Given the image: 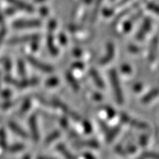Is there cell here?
Instances as JSON below:
<instances>
[{
  "label": "cell",
  "instance_id": "23",
  "mask_svg": "<svg viewBox=\"0 0 159 159\" xmlns=\"http://www.w3.org/2000/svg\"><path fill=\"white\" fill-rule=\"evenodd\" d=\"M18 71H19V74L21 77L25 79V75H26V71H25V63L22 60L20 59L18 61Z\"/></svg>",
  "mask_w": 159,
  "mask_h": 159
},
{
  "label": "cell",
  "instance_id": "10",
  "mask_svg": "<svg viewBox=\"0 0 159 159\" xmlns=\"http://www.w3.org/2000/svg\"><path fill=\"white\" fill-rule=\"evenodd\" d=\"M143 12L141 11H138V12L136 13V14H135L133 16H132L129 20H128L126 21L124 25V31L125 32V33L129 32L130 30H131V29H132V25H133V23H134V21H136V20L138 19L139 17L141 16Z\"/></svg>",
  "mask_w": 159,
  "mask_h": 159
},
{
  "label": "cell",
  "instance_id": "51",
  "mask_svg": "<svg viewBox=\"0 0 159 159\" xmlns=\"http://www.w3.org/2000/svg\"><path fill=\"white\" fill-rule=\"evenodd\" d=\"M32 46H33V50H37V49H38V43L37 42H33Z\"/></svg>",
  "mask_w": 159,
  "mask_h": 159
},
{
  "label": "cell",
  "instance_id": "43",
  "mask_svg": "<svg viewBox=\"0 0 159 159\" xmlns=\"http://www.w3.org/2000/svg\"><path fill=\"white\" fill-rule=\"evenodd\" d=\"M133 89H134L136 92H140V90L142 89V85H141L140 83H138V84H136L134 85V87H133Z\"/></svg>",
  "mask_w": 159,
  "mask_h": 159
},
{
  "label": "cell",
  "instance_id": "11",
  "mask_svg": "<svg viewBox=\"0 0 159 159\" xmlns=\"http://www.w3.org/2000/svg\"><path fill=\"white\" fill-rule=\"evenodd\" d=\"M89 73H90V75H91V77H92L93 80V81L95 82L96 85L100 89H104L105 87L104 82H103L102 79L100 77L98 72L94 68H92V69H90Z\"/></svg>",
  "mask_w": 159,
  "mask_h": 159
},
{
  "label": "cell",
  "instance_id": "3",
  "mask_svg": "<svg viewBox=\"0 0 159 159\" xmlns=\"http://www.w3.org/2000/svg\"><path fill=\"white\" fill-rule=\"evenodd\" d=\"M27 59L34 67L39 69L40 71H44V72H52L53 71V67L51 66L40 62L39 60H38V59L34 58V57L27 56Z\"/></svg>",
  "mask_w": 159,
  "mask_h": 159
},
{
  "label": "cell",
  "instance_id": "17",
  "mask_svg": "<svg viewBox=\"0 0 159 159\" xmlns=\"http://www.w3.org/2000/svg\"><path fill=\"white\" fill-rule=\"evenodd\" d=\"M119 130H120L119 126H117V127H115V128H112V129H110L109 128V130L106 132V134H107V140L108 142H111L114 140V138L119 133Z\"/></svg>",
  "mask_w": 159,
  "mask_h": 159
},
{
  "label": "cell",
  "instance_id": "9",
  "mask_svg": "<svg viewBox=\"0 0 159 159\" xmlns=\"http://www.w3.org/2000/svg\"><path fill=\"white\" fill-rule=\"evenodd\" d=\"M8 2H10L11 3H12L14 6H16L18 8L21 9V10L26 11L28 12H33L34 11L33 6H31L30 4H28L26 2L21 1V0H7Z\"/></svg>",
  "mask_w": 159,
  "mask_h": 159
},
{
  "label": "cell",
  "instance_id": "31",
  "mask_svg": "<svg viewBox=\"0 0 159 159\" xmlns=\"http://www.w3.org/2000/svg\"><path fill=\"white\" fill-rule=\"evenodd\" d=\"M6 29L5 28H2L1 30H0V46L2 44V41L4 39L5 35H6Z\"/></svg>",
  "mask_w": 159,
  "mask_h": 159
},
{
  "label": "cell",
  "instance_id": "47",
  "mask_svg": "<svg viewBox=\"0 0 159 159\" xmlns=\"http://www.w3.org/2000/svg\"><path fill=\"white\" fill-rule=\"evenodd\" d=\"M74 54H75V55H76V56H80L82 52L81 50H79V49H75V50H74Z\"/></svg>",
  "mask_w": 159,
  "mask_h": 159
},
{
  "label": "cell",
  "instance_id": "37",
  "mask_svg": "<svg viewBox=\"0 0 159 159\" xmlns=\"http://www.w3.org/2000/svg\"><path fill=\"white\" fill-rule=\"evenodd\" d=\"M114 11L111 10V9H104L103 10V14H104L106 16H111L113 15Z\"/></svg>",
  "mask_w": 159,
  "mask_h": 159
},
{
  "label": "cell",
  "instance_id": "5",
  "mask_svg": "<svg viewBox=\"0 0 159 159\" xmlns=\"http://www.w3.org/2000/svg\"><path fill=\"white\" fill-rule=\"evenodd\" d=\"M29 124H30V128H31L32 136H33L34 141H38V140H39V132H38V125H37V117H36V115H33L30 116Z\"/></svg>",
  "mask_w": 159,
  "mask_h": 159
},
{
  "label": "cell",
  "instance_id": "46",
  "mask_svg": "<svg viewBox=\"0 0 159 159\" xmlns=\"http://www.w3.org/2000/svg\"><path fill=\"white\" fill-rule=\"evenodd\" d=\"M60 123H61V125H62V127H63L64 128H66L67 127V121L65 119H61Z\"/></svg>",
  "mask_w": 159,
  "mask_h": 159
},
{
  "label": "cell",
  "instance_id": "49",
  "mask_svg": "<svg viewBox=\"0 0 159 159\" xmlns=\"http://www.w3.org/2000/svg\"><path fill=\"white\" fill-rule=\"evenodd\" d=\"M84 157H87V158H93V159L95 158V157L93 156V155L89 154V153H85V154H84Z\"/></svg>",
  "mask_w": 159,
  "mask_h": 159
},
{
  "label": "cell",
  "instance_id": "1",
  "mask_svg": "<svg viewBox=\"0 0 159 159\" xmlns=\"http://www.w3.org/2000/svg\"><path fill=\"white\" fill-rule=\"evenodd\" d=\"M110 78H111V84H112V87H113L116 101H117V102L119 104H123V102H124V96H123V93H122L121 86L119 84L117 72H116L115 70H111L110 71Z\"/></svg>",
  "mask_w": 159,
  "mask_h": 159
},
{
  "label": "cell",
  "instance_id": "36",
  "mask_svg": "<svg viewBox=\"0 0 159 159\" xmlns=\"http://www.w3.org/2000/svg\"><path fill=\"white\" fill-rule=\"evenodd\" d=\"M140 144L142 145V146H145L147 144V136L143 135V136H140Z\"/></svg>",
  "mask_w": 159,
  "mask_h": 159
},
{
  "label": "cell",
  "instance_id": "41",
  "mask_svg": "<svg viewBox=\"0 0 159 159\" xmlns=\"http://www.w3.org/2000/svg\"><path fill=\"white\" fill-rule=\"evenodd\" d=\"M72 67H75V68H78V69H83L84 65L82 64L80 62H76V63H75L73 65H72Z\"/></svg>",
  "mask_w": 159,
  "mask_h": 159
},
{
  "label": "cell",
  "instance_id": "54",
  "mask_svg": "<svg viewBox=\"0 0 159 159\" xmlns=\"http://www.w3.org/2000/svg\"><path fill=\"white\" fill-rule=\"evenodd\" d=\"M30 156H29V155H27V156H25V157H23V158H30Z\"/></svg>",
  "mask_w": 159,
  "mask_h": 159
},
{
  "label": "cell",
  "instance_id": "44",
  "mask_svg": "<svg viewBox=\"0 0 159 159\" xmlns=\"http://www.w3.org/2000/svg\"><path fill=\"white\" fill-rule=\"evenodd\" d=\"M40 12H41V14H42V16H46L47 15V13H48V10H47L46 7H41V9H40Z\"/></svg>",
  "mask_w": 159,
  "mask_h": 159
},
{
  "label": "cell",
  "instance_id": "30",
  "mask_svg": "<svg viewBox=\"0 0 159 159\" xmlns=\"http://www.w3.org/2000/svg\"><path fill=\"white\" fill-rule=\"evenodd\" d=\"M83 126H84V131H85L87 134H89V133L92 132V126H91V124H90V123L89 121H84Z\"/></svg>",
  "mask_w": 159,
  "mask_h": 159
},
{
  "label": "cell",
  "instance_id": "45",
  "mask_svg": "<svg viewBox=\"0 0 159 159\" xmlns=\"http://www.w3.org/2000/svg\"><path fill=\"white\" fill-rule=\"evenodd\" d=\"M116 151H117V152L119 153H120V154L125 155V152H124V151L123 150V149H122L121 147L119 146V145H118V146L116 147Z\"/></svg>",
  "mask_w": 159,
  "mask_h": 159
},
{
  "label": "cell",
  "instance_id": "33",
  "mask_svg": "<svg viewBox=\"0 0 159 159\" xmlns=\"http://www.w3.org/2000/svg\"><path fill=\"white\" fill-rule=\"evenodd\" d=\"M148 7H149L151 11H154L155 13H157V14L158 13V7H157V5L153 4V3H149V4L148 5Z\"/></svg>",
  "mask_w": 159,
  "mask_h": 159
},
{
  "label": "cell",
  "instance_id": "19",
  "mask_svg": "<svg viewBox=\"0 0 159 159\" xmlns=\"http://www.w3.org/2000/svg\"><path fill=\"white\" fill-rule=\"evenodd\" d=\"M66 77H67V81H68V83L70 84V85L72 87V89H73L74 90H75V91H78L80 89V85L73 75H71L70 72H67V75H66Z\"/></svg>",
  "mask_w": 159,
  "mask_h": 159
},
{
  "label": "cell",
  "instance_id": "50",
  "mask_svg": "<svg viewBox=\"0 0 159 159\" xmlns=\"http://www.w3.org/2000/svg\"><path fill=\"white\" fill-rule=\"evenodd\" d=\"M93 97H94V98L97 99V100H101V99H102V96H101V94H99V93H95Z\"/></svg>",
  "mask_w": 159,
  "mask_h": 159
},
{
  "label": "cell",
  "instance_id": "21",
  "mask_svg": "<svg viewBox=\"0 0 159 159\" xmlns=\"http://www.w3.org/2000/svg\"><path fill=\"white\" fill-rule=\"evenodd\" d=\"M57 150L59 151L64 157H67V158H74L73 155L71 154V153L66 149V147H65L63 144H58V146H57Z\"/></svg>",
  "mask_w": 159,
  "mask_h": 159
},
{
  "label": "cell",
  "instance_id": "34",
  "mask_svg": "<svg viewBox=\"0 0 159 159\" xmlns=\"http://www.w3.org/2000/svg\"><path fill=\"white\" fill-rule=\"evenodd\" d=\"M4 67H5V69H6V71H11V61L9 60V59H5Z\"/></svg>",
  "mask_w": 159,
  "mask_h": 159
},
{
  "label": "cell",
  "instance_id": "48",
  "mask_svg": "<svg viewBox=\"0 0 159 159\" xmlns=\"http://www.w3.org/2000/svg\"><path fill=\"white\" fill-rule=\"evenodd\" d=\"M128 1H129V0H121V1H120V2H119V3H118L117 6L119 7V6H122V5L125 4L126 2H128Z\"/></svg>",
  "mask_w": 159,
  "mask_h": 159
},
{
  "label": "cell",
  "instance_id": "55",
  "mask_svg": "<svg viewBox=\"0 0 159 159\" xmlns=\"http://www.w3.org/2000/svg\"><path fill=\"white\" fill-rule=\"evenodd\" d=\"M0 75H1V73H0Z\"/></svg>",
  "mask_w": 159,
  "mask_h": 159
},
{
  "label": "cell",
  "instance_id": "27",
  "mask_svg": "<svg viewBox=\"0 0 159 159\" xmlns=\"http://www.w3.org/2000/svg\"><path fill=\"white\" fill-rule=\"evenodd\" d=\"M24 149V145L21 144H13L12 146L10 147L9 150L11 152H13V153H16V152H18V151H20Z\"/></svg>",
  "mask_w": 159,
  "mask_h": 159
},
{
  "label": "cell",
  "instance_id": "13",
  "mask_svg": "<svg viewBox=\"0 0 159 159\" xmlns=\"http://www.w3.org/2000/svg\"><path fill=\"white\" fill-rule=\"evenodd\" d=\"M9 127H10V128L12 130L13 132L16 133L17 135H19L21 137H24V138H27L28 137L27 133L19 125H17L16 124H15L14 122H10L9 123Z\"/></svg>",
  "mask_w": 159,
  "mask_h": 159
},
{
  "label": "cell",
  "instance_id": "16",
  "mask_svg": "<svg viewBox=\"0 0 159 159\" xmlns=\"http://www.w3.org/2000/svg\"><path fill=\"white\" fill-rule=\"evenodd\" d=\"M137 6H138V3H135V4L132 5V6H131V7H128V8L125 9V10H124V11H123L122 12L119 13V15H118L117 16H116V18H115V19L113 20V25H117L118 22H119V21L120 20H121L122 18H123V17L127 15V14H128V13H129L130 11H132V9H134L135 7H137Z\"/></svg>",
  "mask_w": 159,
  "mask_h": 159
},
{
  "label": "cell",
  "instance_id": "40",
  "mask_svg": "<svg viewBox=\"0 0 159 159\" xmlns=\"http://www.w3.org/2000/svg\"><path fill=\"white\" fill-rule=\"evenodd\" d=\"M59 42H60L61 44H66V42H67V38L64 36V34H60L59 35Z\"/></svg>",
  "mask_w": 159,
  "mask_h": 159
},
{
  "label": "cell",
  "instance_id": "20",
  "mask_svg": "<svg viewBox=\"0 0 159 159\" xmlns=\"http://www.w3.org/2000/svg\"><path fill=\"white\" fill-rule=\"evenodd\" d=\"M102 0H96V3H95L94 8H93V11L92 17H91V21L92 22H94L96 20L98 14L99 9H100V7L102 5Z\"/></svg>",
  "mask_w": 159,
  "mask_h": 159
},
{
  "label": "cell",
  "instance_id": "32",
  "mask_svg": "<svg viewBox=\"0 0 159 159\" xmlns=\"http://www.w3.org/2000/svg\"><path fill=\"white\" fill-rule=\"evenodd\" d=\"M121 70L123 72H124V73H130L131 71H132V70H131V67H130L128 64L123 65L121 67Z\"/></svg>",
  "mask_w": 159,
  "mask_h": 159
},
{
  "label": "cell",
  "instance_id": "22",
  "mask_svg": "<svg viewBox=\"0 0 159 159\" xmlns=\"http://www.w3.org/2000/svg\"><path fill=\"white\" fill-rule=\"evenodd\" d=\"M59 136H60V132H59V131H55V132H53L51 134L49 135V136L46 137V144H50V143L53 142L54 140H56L57 138H59Z\"/></svg>",
  "mask_w": 159,
  "mask_h": 159
},
{
  "label": "cell",
  "instance_id": "52",
  "mask_svg": "<svg viewBox=\"0 0 159 159\" xmlns=\"http://www.w3.org/2000/svg\"><path fill=\"white\" fill-rule=\"evenodd\" d=\"M3 22V16L2 15V12L0 11V24H2Z\"/></svg>",
  "mask_w": 159,
  "mask_h": 159
},
{
  "label": "cell",
  "instance_id": "39",
  "mask_svg": "<svg viewBox=\"0 0 159 159\" xmlns=\"http://www.w3.org/2000/svg\"><path fill=\"white\" fill-rule=\"evenodd\" d=\"M11 91L8 89H6V90H3L2 92V97H3V98H9V97L11 96Z\"/></svg>",
  "mask_w": 159,
  "mask_h": 159
},
{
  "label": "cell",
  "instance_id": "18",
  "mask_svg": "<svg viewBox=\"0 0 159 159\" xmlns=\"http://www.w3.org/2000/svg\"><path fill=\"white\" fill-rule=\"evenodd\" d=\"M158 94V89H154L151 90L150 92H149L146 95H144L142 98L143 103H148L151 100H153Z\"/></svg>",
  "mask_w": 159,
  "mask_h": 159
},
{
  "label": "cell",
  "instance_id": "14",
  "mask_svg": "<svg viewBox=\"0 0 159 159\" xmlns=\"http://www.w3.org/2000/svg\"><path fill=\"white\" fill-rule=\"evenodd\" d=\"M47 46H48L49 50H50V54L54 56L58 54V49L55 46V43H54V38H53L52 34H50V35H48V38H47Z\"/></svg>",
  "mask_w": 159,
  "mask_h": 159
},
{
  "label": "cell",
  "instance_id": "6",
  "mask_svg": "<svg viewBox=\"0 0 159 159\" xmlns=\"http://www.w3.org/2000/svg\"><path fill=\"white\" fill-rule=\"evenodd\" d=\"M151 27V20L150 18H145L143 22V25L136 34V38L138 40H142L144 38L145 34L149 31Z\"/></svg>",
  "mask_w": 159,
  "mask_h": 159
},
{
  "label": "cell",
  "instance_id": "24",
  "mask_svg": "<svg viewBox=\"0 0 159 159\" xmlns=\"http://www.w3.org/2000/svg\"><path fill=\"white\" fill-rule=\"evenodd\" d=\"M0 145L2 149H7V140L5 131L3 129L0 130Z\"/></svg>",
  "mask_w": 159,
  "mask_h": 159
},
{
  "label": "cell",
  "instance_id": "7",
  "mask_svg": "<svg viewBox=\"0 0 159 159\" xmlns=\"http://www.w3.org/2000/svg\"><path fill=\"white\" fill-rule=\"evenodd\" d=\"M115 55V47L112 43H108L107 46V54L101 59V64H107L114 58Z\"/></svg>",
  "mask_w": 159,
  "mask_h": 159
},
{
  "label": "cell",
  "instance_id": "4",
  "mask_svg": "<svg viewBox=\"0 0 159 159\" xmlns=\"http://www.w3.org/2000/svg\"><path fill=\"white\" fill-rule=\"evenodd\" d=\"M40 38L39 34H31V35H25L20 38H14L9 40L10 44H19L23 43L25 42H30V41H36Z\"/></svg>",
  "mask_w": 159,
  "mask_h": 159
},
{
  "label": "cell",
  "instance_id": "2",
  "mask_svg": "<svg viewBox=\"0 0 159 159\" xmlns=\"http://www.w3.org/2000/svg\"><path fill=\"white\" fill-rule=\"evenodd\" d=\"M42 25L41 21L38 20H20L14 22L13 26L17 29L21 28H32V27H39Z\"/></svg>",
  "mask_w": 159,
  "mask_h": 159
},
{
  "label": "cell",
  "instance_id": "15",
  "mask_svg": "<svg viewBox=\"0 0 159 159\" xmlns=\"http://www.w3.org/2000/svg\"><path fill=\"white\" fill-rule=\"evenodd\" d=\"M157 52V37H155L152 42L150 50H149V60L153 61L156 58Z\"/></svg>",
  "mask_w": 159,
  "mask_h": 159
},
{
  "label": "cell",
  "instance_id": "38",
  "mask_svg": "<svg viewBox=\"0 0 159 159\" xmlns=\"http://www.w3.org/2000/svg\"><path fill=\"white\" fill-rule=\"evenodd\" d=\"M49 30H50V31H52L53 30H55V27H56V22H55V20H50V22L49 23Z\"/></svg>",
  "mask_w": 159,
  "mask_h": 159
},
{
  "label": "cell",
  "instance_id": "42",
  "mask_svg": "<svg viewBox=\"0 0 159 159\" xmlns=\"http://www.w3.org/2000/svg\"><path fill=\"white\" fill-rule=\"evenodd\" d=\"M136 150V148L134 145H129V146L128 147V149H127V152H128V153H133Z\"/></svg>",
  "mask_w": 159,
  "mask_h": 159
},
{
  "label": "cell",
  "instance_id": "8",
  "mask_svg": "<svg viewBox=\"0 0 159 159\" xmlns=\"http://www.w3.org/2000/svg\"><path fill=\"white\" fill-rule=\"evenodd\" d=\"M121 119H122V121L124 122V123H128V124H130L131 125L134 126V127H136V128H137L145 129V128H148V127H147V124H144V123H141V122H137L136 121V120H134V119H130L128 115H125V114L124 113L121 115Z\"/></svg>",
  "mask_w": 159,
  "mask_h": 159
},
{
  "label": "cell",
  "instance_id": "29",
  "mask_svg": "<svg viewBox=\"0 0 159 159\" xmlns=\"http://www.w3.org/2000/svg\"><path fill=\"white\" fill-rule=\"evenodd\" d=\"M30 106H31V102L30 100L25 101V102L22 105V107H21V112H26L30 110Z\"/></svg>",
  "mask_w": 159,
  "mask_h": 159
},
{
  "label": "cell",
  "instance_id": "35",
  "mask_svg": "<svg viewBox=\"0 0 159 159\" xmlns=\"http://www.w3.org/2000/svg\"><path fill=\"white\" fill-rule=\"evenodd\" d=\"M107 116H108L109 119H112V118L115 116V111H114L113 109H111V108H107Z\"/></svg>",
  "mask_w": 159,
  "mask_h": 159
},
{
  "label": "cell",
  "instance_id": "25",
  "mask_svg": "<svg viewBox=\"0 0 159 159\" xmlns=\"http://www.w3.org/2000/svg\"><path fill=\"white\" fill-rule=\"evenodd\" d=\"M5 80H6L7 83H8V84H12V85L17 86L18 88H20V81L16 80L12 78L11 76L7 75L6 77H5Z\"/></svg>",
  "mask_w": 159,
  "mask_h": 159
},
{
  "label": "cell",
  "instance_id": "53",
  "mask_svg": "<svg viewBox=\"0 0 159 159\" xmlns=\"http://www.w3.org/2000/svg\"><path fill=\"white\" fill-rule=\"evenodd\" d=\"M35 2H42V1H45V0H34Z\"/></svg>",
  "mask_w": 159,
  "mask_h": 159
},
{
  "label": "cell",
  "instance_id": "12",
  "mask_svg": "<svg viewBox=\"0 0 159 159\" xmlns=\"http://www.w3.org/2000/svg\"><path fill=\"white\" fill-rule=\"evenodd\" d=\"M76 148H79V147H91V148H93V149H96V148H98L99 144L97 142L96 140H84V141H78V142H75L74 144Z\"/></svg>",
  "mask_w": 159,
  "mask_h": 159
},
{
  "label": "cell",
  "instance_id": "26",
  "mask_svg": "<svg viewBox=\"0 0 159 159\" xmlns=\"http://www.w3.org/2000/svg\"><path fill=\"white\" fill-rule=\"evenodd\" d=\"M46 84L49 87H54V86L57 85V84H59V80L57 79L56 77H51L49 80H47Z\"/></svg>",
  "mask_w": 159,
  "mask_h": 159
},
{
  "label": "cell",
  "instance_id": "28",
  "mask_svg": "<svg viewBox=\"0 0 159 159\" xmlns=\"http://www.w3.org/2000/svg\"><path fill=\"white\" fill-rule=\"evenodd\" d=\"M141 158H148V157H150V158H158L159 156L156 153H150V152H144L143 153V154L140 156Z\"/></svg>",
  "mask_w": 159,
  "mask_h": 159
}]
</instances>
